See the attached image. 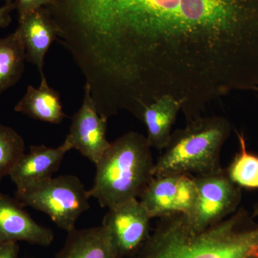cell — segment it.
<instances>
[{
    "instance_id": "6da1fadb",
    "label": "cell",
    "mask_w": 258,
    "mask_h": 258,
    "mask_svg": "<svg viewBox=\"0 0 258 258\" xmlns=\"http://www.w3.org/2000/svg\"><path fill=\"white\" fill-rule=\"evenodd\" d=\"M70 45L151 87L208 84L258 62V0H55Z\"/></svg>"
},
{
    "instance_id": "7a4b0ae2",
    "label": "cell",
    "mask_w": 258,
    "mask_h": 258,
    "mask_svg": "<svg viewBox=\"0 0 258 258\" xmlns=\"http://www.w3.org/2000/svg\"><path fill=\"white\" fill-rule=\"evenodd\" d=\"M134 258H258V223L244 209L200 232L184 214L159 218Z\"/></svg>"
},
{
    "instance_id": "3957f363",
    "label": "cell",
    "mask_w": 258,
    "mask_h": 258,
    "mask_svg": "<svg viewBox=\"0 0 258 258\" xmlns=\"http://www.w3.org/2000/svg\"><path fill=\"white\" fill-rule=\"evenodd\" d=\"M154 163L147 137L137 132L123 134L96 164L90 196L108 209L139 199L154 177Z\"/></svg>"
},
{
    "instance_id": "277c9868",
    "label": "cell",
    "mask_w": 258,
    "mask_h": 258,
    "mask_svg": "<svg viewBox=\"0 0 258 258\" xmlns=\"http://www.w3.org/2000/svg\"><path fill=\"white\" fill-rule=\"evenodd\" d=\"M176 130L157 161L154 176L209 175L222 171L220 154L230 137V122L222 115H203Z\"/></svg>"
},
{
    "instance_id": "5b68a950",
    "label": "cell",
    "mask_w": 258,
    "mask_h": 258,
    "mask_svg": "<svg viewBox=\"0 0 258 258\" xmlns=\"http://www.w3.org/2000/svg\"><path fill=\"white\" fill-rule=\"evenodd\" d=\"M16 200L23 206L43 212L61 230L69 232L76 222L90 209L91 196L76 176L67 174L51 177L24 190H16Z\"/></svg>"
},
{
    "instance_id": "8992f818",
    "label": "cell",
    "mask_w": 258,
    "mask_h": 258,
    "mask_svg": "<svg viewBox=\"0 0 258 258\" xmlns=\"http://www.w3.org/2000/svg\"><path fill=\"white\" fill-rule=\"evenodd\" d=\"M193 178L197 186L196 201L191 212L185 215L193 230H205L238 210L242 189L231 181L225 169Z\"/></svg>"
},
{
    "instance_id": "52a82bcc",
    "label": "cell",
    "mask_w": 258,
    "mask_h": 258,
    "mask_svg": "<svg viewBox=\"0 0 258 258\" xmlns=\"http://www.w3.org/2000/svg\"><path fill=\"white\" fill-rule=\"evenodd\" d=\"M151 220L139 199H134L108 209L102 225L120 257H134L150 237Z\"/></svg>"
},
{
    "instance_id": "ba28073f",
    "label": "cell",
    "mask_w": 258,
    "mask_h": 258,
    "mask_svg": "<svg viewBox=\"0 0 258 258\" xmlns=\"http://www.w3.org/2000/svg\"><path fill=\"white\" fill-rule=\"evenodd\" d=\"M196 198L192 176L169 174L154 176L139 200L151 218L159 219L171 214L189 215Z\"/></svg>"
},
{
    "instance_id": "9c48e42d",
    "label": "cell",
    "mask_w": 258,
    "mask_h": 258,
    "mask_svg": "<svg viewBox=\"0 0 258 258\" xmlns=\"http://www.w3.org/2000/svg\"><path fill=\"white\" fill-rule=\"evenodd\" d=\"M107 122L98 113L89 86L85 83L82 105L73 117L66 139L72 149L79 151L95 165L111 144L106 138Z\"/></svg>"
},
{
    "instance_id": "30bf717a",
    "label": "cell",
    "mask_w": 258,
    "mask_h": 258,
    "mask_svg": "<svg viewBox=\"0 0 258 258\" xmlns=\"http://www.w3.org/2000/svg\"><path fill=\"white\" fill-rule=\"evenodd\" d=\"M53 231L37 223L20 202L0 191V243L20 241L48 247Z\"/></svg>"
},
{
    "instance_id": "8fae6325",
    "label": "cell",
    "mask_w": 258,
    "mask_h": 258,
    "mask_svg": "<svg viewBox=\"0 0 258 258\" xmlns=\"http://www.w3.org/2000/svg\"><path fill=\"white\" fill-rule=\"evenodd\" d=\"M71 149L66 139L58 147L31 146L29 152L24 153L10 172L9 176L16 190L29 189L52 177Z\"/></svg>"
},
{
    "instance_id": "7c38bea8",
    "label": "cell",
    "mask_w": 258,
    "mask_h": 258,
    "mask_svg": "<svg viewBox=\"0 0 258 258\" xmlns=\"http://www.w3.org/2000/svg\"><path fill=\"white\" fill-rule=\"evenodd\" d=\"M18 30L25 48L26 60L35 64L40 75L44 74L45 55L52 42L57 40L59 28L47 8H42L23 20Z\"/></svg>"
},
{
    "instance_id": "4fadbf2b",
    "label": "cell",
    "mask_w": 258,
    "mask_h": 258,
    "mask_svg": "<svg viewBox=\"0 0 258 258\" xmlns=\"http://www.w3.org/2000/svg\"><path fill=\"white\" fill-rule=\"evenodd\" d=\"M53 258H122L103 225L68 232L62 248Z\"/></svg>"
},
{
    "instance_id": "5bb4252c",
    "label": "cell",
    "mask_w": 258,
    "mask_h": 258,
    "mask_svg": "<svg viewBox=\"0 0 258 258\" xmlns=\"http://www.w3.org/2000/svg\"><path fill=\"white\" fill-rule=\"evenodd\" d=\"M181 108L182 103L169 95L161 96L145 107L142 121L147 127V139L151 147L164 150L170 140L173 125Z\"/></svg>"
},
{
    "instance_id": "9a60e30c",
    "label": "cell",
    "mask_w": 258,
    "mask_h": 258,
    "mask_svg": "<svg viewBox=\"0 0 258 258\" xmlns=\"http://www.w3.org/2000/svg\"><path fill=\"white\" fill-rule=\"evenodd\" d=\"M14 110L33 119L52 124H60L66 116L60 95L49 86L45 74L40 75L38 87L27 88L26 93L15 105Z\"/></svg>"
},
{
    "instance_id": "2e32d148",
    "label": "cell",
    "mask_w": 258,
    "mask_h": 258,
    "mask_svg": "<svg viewBox=\"0 0 258 258\" xmlns=\"http://www.w3.org/2000/svg\"><path fill=\"white\" fill-rule=\"evenodd\" d=\"M25 60V45L18 29L0 38V95L21 79Z\"/></svg>"
},
{
    "instance_id": "e0dca14e",
    "label": "cell",
    "mask_w": 258,
    "mask_h": 258,
    "mask_svg": "<svg viewBox=\"0 0 258 258\" xmlns=\"http://www.w3.org/2000/svg\"><path fill=\"white\" fill-rule=\"evenodd\" d=\"M237 134L240 150L225 169L226 173L241 189H258V156L247 151L244 134L237 131Z\"/></svg>"
},
{
    "instance_id": "ac0fdd59",
    "label": "cell",
    "mask_w": 258,
    "mask_h": 258,
    "mask_svg": "<svg viewBox=\"0 0 258 258\" xmlns=\"http://www.w3.org/2000/svg\"><path fill=\"white\" fill-rule=\"evenodd\" d=\"M24 153L23 137L15 129L0 123V181L10 175Z\"/></svg>"
},
{
    "instance_id": "d6986e66",
    "label": "cell",
    "mask_w": 258,
    "mask_h": 258,
    "mask_svg": "<svg viewBox=\"0 0 258 258\" xmlns=\"http://www.w3.org/2000/svg\"><path fill=\"white\" fill-rule=\"evenodd\" d=\"M13 2L15 10L18 13L19 20H22L40 8L50 6L53 4L54 0H13Z\"/></svg>"
},
{
    "instance_id": "ffe728a7",
    "label": "cell",
    "mask_w": 258,
    "mask_h": 258,
    "mask_svg": "<svg viewBox=\"0 0 258 258\" xmlns=\"http://www.w3.org/2000/svg\"><path fill=\"white\" fill-rule=\"evenodd\" d=\"M15 10L13 0L5 2V4L0 7V29L9 26L12 22L11 13Z\"/></svg>"
},
{
    "instance_id": "44dd1931",
    "label": "cell",
    "mask_w": 258,
    "mask_h": 258,
    "mask_svg": "<svg viewBox=\"0 0 258 258\" xmlns=\"http://www.w3.org/2000/svg\"><path fill=\"white\" fill-rule=\"evenodd\" d=\"M19 251L18 242L0 243V258H18Z\"/></svg>"
},
{
    "instance_id": "7402d4cb",
    "label": "cell",
    "mask_w": 258,
    "mask_h": 258,
    "mask_svg": "<svg viewBox=\"0 0 258 258\" xmlns=\"http://www.w3.org/2000/svg\"><path fill=\"white\" fill-rule=\"evenodd\" d=\"M252 217L253 218H255V217H258V202L257 203L254 205L253 211H252Z\"/></svg>"
},
{
    "instance_id": "603a6c76",
    "label": "cell",
    "mask_w": 258,
    "mask_h": 258,
    "mask_svg": "<svg viewBox=\"0 0 258 258\" xmlns=\"http://www.w3.org/2000/svg\"><path fill=\"white\" fill-rule=\"evenodd\" d=\"M0 1H5V2H8V1H10V0H0Z\"/></svg>"
}]
</instances>
